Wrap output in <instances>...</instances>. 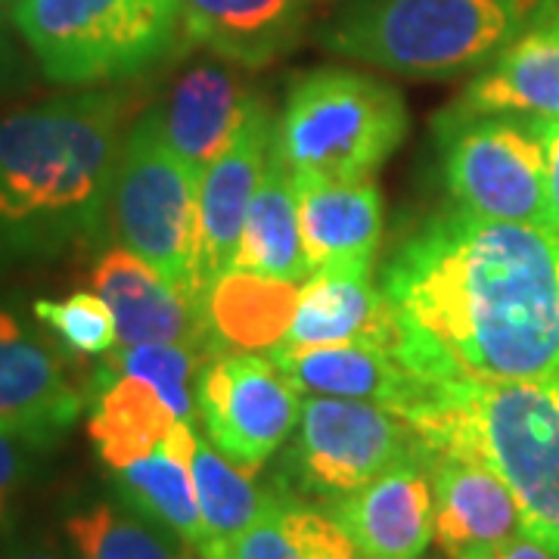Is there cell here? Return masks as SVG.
Wrapping results in <instances>:
<instances>
[{"label":"cell","instance_id":"obj_13","mask_svg":"<svg viewBox=\"0 0 559 559\" xmlns=\"http://www.w3.org/2000/svg\"><path fill=\"white\" fill-rule=\"evenodd\" d=\"M333 516L364 557L419 559L436 538V495L429 460L389 466L358 491L333 500Z\"/></svg>","mask_w":559,"mask_h":559},{"label":"cell","instance_id":"obj_25","mask_svg":"<svg viewBox=\"0 0 559 559\" xmlns=\"http://www.w3.org/2000/svg\"><path fill=\"white\" fill-rule=\"evenodd\" d=\"M234 267L255 271L264 277L293 280V283H305L311 277V267L305 259V242H301L296 178L286 168V162L277 156L274 143H271V156L259 180V190L246 212L240 252H237Z\"/></svg>","mask_w":559,"mask_h":559},{"label":"cell","instance_id":"obj_16","mask_svg":"<svg viewBox=\"0 0 559 559\" xmlns=\"http://www.w3.org/2000/svg\"><path fill=\"white\" fill-rule=\"evenodd\" d=\"M267 358L289 377L301 395L373 401L407 419L436 392L432 385L417 380L392 348L382 345H277Z\"/></svg>","mask_w":559,"mask_h":559},{"label":"cell","instance_id":"obj_32","mask_svg":"<svg viewBox=\"0 0 559 559\" xmlns=\"http://www.w3.org/2000/svg\"><path fill=\"white\" fill-rule=\"evenodd\" d=\"M38 444L0 429V535L13 525L22 491L32 476V454Z\"/></svg>","mask_w":559,"mask_h":559},{"label":"cell","instance_id":"obj_3","mask_svg":"<svg viewBox=\"0 0 559 559\" xmlns=\"http://www.w3.org/2000/svg\"><path fill=\"white\" fill-rule=\"evenodd\" d=\"M411 423L429 454L473 457L498 473L525 532L559 554V373L436 385Z\"/></svg>","mask_w":559,"mask_h":559},{"label":"cell","instance_id":"obj_39","mask_svg":"<svg viewBox=\"0 0 559 559\" xmlns=\"http://www.w3.org/2000/svg\"><path fill=\"white\" fill-rule=\"evenodd\" d=\"M355 559H373V557H364V554H358V557H355Z\"/></svg>","mask_w":559,"mask_h":559},{"label":"cell","instance_id":"obj_29","mask_svg":"<svg viewBox=\"0 0 559 559\" xmlns=\"http://www.w3.org/2000/svg\"><path fill=\"white\" fill-rule=\"evenodd\" d=\"M32 314L69 352L84 358H103L119 345L116 318L97 293H72L66 299H35Z\"/></svg>","mask_w":559,"mask_h":559},{"label":"cell","instance_id":"obj_24","mask_svg":"<svg viewBox=\"0 0 559 559\" xmlns=\"http://www.w3.org/2000/svg\"><path fill=\"white\" fill-rule=\"evenodd\" d=\"M87 404V436L109 469L153 454L178 426V417L150 382L124 373H94Z\"/></svg>","mask_w":559,"mask_h":559},{"label":"cell","instance_id":"obj_1","mask_svg":"<svg viewBox=\"0 0 559 559\" xmlns=\"http://www.w3.org/2000/svg\"><path fill=\"white\" fill-rule=\"evenodd\" d=\"M395 355L426 385L559 373V230L454 212L382 271Z\"/></svg>","mask_w":559,"mask_h":559},{"label":"cell","instance_id":"obj_11","mask_svg":"<svg viewBox=\"0 0 559 559\" xmlns=\"http://www.w3.org/2000/svg\"><path fill=\"white\" fill-rule=\"evenodd\" d=\"M271 143H274L271 112L259 94H249L234 138L227 140L218 159L202 171L200 180V249H197L200 296H205V289L237 261L246 212L259 190V180L271 156Z\"/></svg>","mask_w":559,"mask_h":559},{"label":"cell","instance_id":"obj_28","mask_svg":"<svg viewBox=\"0 0 559 559\" xmlns=\"http://www.w3.org/2000/svg\"><path fill=\"white\" fill-rule=\"evenodd\" d=\"M215 358L209 348L183 342H150V345H119L103 355L97 373H124L150 382L171 414L183 423H193L200 414L197 389L205 364Z\"/></svg>","mask_w":559,"mask_h":559},{"label":"cell","instance_id":"obj_35","mask_svg":"<svg viewBox=\"0 0 559 559\" xmlns=\"http://www.w3.org/2000/svg\"><path fill=\"white\" fill-rule=\"evenodd\" d=\"M7 3H0V87L10 81L13 69H16V50H13V40H10V28H7V13H3Z\"/></svg>","mask_w":559,"mask_h":559},{"label":"cell","instance_id":"obj_12","mask_svg":"<svg viewBox=\"0 0 559 559\" xmlns=\"http://www.w3.org/2000/svg\"><path fill=\"white\" fill-rule=\"evenodd\" d=\"M84 404L87 395L57 348L0 308V429L50 448L75 426Z\"/></svg>","mask_w":559,"mask_h":559},{"label":"cell","instance_id":"obj_4","mask_svg":"<svg viewBox=\"0 0 559 559\" xmlns=\"http://www.w3.org/2000/svg\"><path fill=\"white\" fill-rule=\"evenodd\" d=\"M547 0H355L320 44L404 79H451L498 57L540 20Z\"/></svg>","mask_w":559,"mask_h":559},{"label":"cell","instance_id":"obj_20","mask_svg":"<svg viewBox=\"0 0 559 559\" xmlns=\"http://www.w3.org/2000/svg\"><path fill=\"white\" fill-rule=\"evenodd\" d=\"M311 274L370 267L382 237V197L370 180H296Z\"/></svg>","mask_w":559,"mask_h":559},{"label":"cell","instance_id":"obj_18","mask_svg":"<svg viewBox=\"0 0 559 559\" xmlns=\"http://www.w3.org/2000/svg\"><path fill=\"white\" fill-rule=\"evenodd\" d=\"M283 345H399V320L370 267L318 271L301 283L299 308Z\"/></svg>","mask_w":559,"mask_h":559},{"label":"cell","instance_id":"obj_38","mask_svg":"<svg viewBox=\"0 0 559 559\" xmlns=\"http://www.w3.org/2000/svg\"><path fill=\"white\" fill-rule=\"evenodd\" d=\"M0 3H7V7H13V3H16V0H0Z\"/></svg>","mask_w":559,"mask_h":559},{"label":"cell","instance_id":"obj_31","mask_svg":"<svg viewBox=\"0 0 559 559\" xmlns=\"http://www.w3.org/2000/svg\"><path fill=\"white\" fill-rule=\"evenodd\" d=\"M280 503L267 516H261L249 528H242L240 535H234V538L227 540L202 544L197 554L202 559H305L299 554V547L289 538V532L283 528Z\"/></svg>","mask_w":559,"mask_h":559},{"label":"cell","instance_id":"obj_7","mask_svg":"<svg viewBox=\"0 0 559 559\" xmlns=\"http://www.w3.org/2000/svg\"><path fill=\"white\" fill-rule=\"evenodd\" d=\"M200 180V168L165 143L146 109L124 134L109 193V230L119 246L202 301L197 283Z\"/></svg>","mask_w":559,"mask_h":559},{"label":"cell","instance_id":"obj_6","mask_svg":"<svg viewBox=\"0 0 559 559\" xmlns=\"http://www.w3.org/2000/svg\"><path fill=\"white\" fill-rule=\"evenodd\" d=\"M10 22L44 79L94 87L134 79L180 35V0H16Z\"/></svg>","mask_w":559,"mask_h":559},{"label":"cell","instance_id":"obj_36","mask_svg":"<svg viewBox=\"0 0 559 559\" xmlns=\"http://www.w3.org/2000/svg\"><path fill=\"white\" fill-rule=\"evenodd\" d=\"M538 22H550V25H557L559 28V0H547V3H544V13H540Z\"/></svg>","mask_w":559,"mask_h":559},{"label":"cell","instance_id":"obj_9","mask_svg":"<svg viewBox=\"0 0 559 559\" xmlns=\"http://www.w3.org/2000/svg\"><path fill=\"white\" fill-rule=\"evenodd\" d=\"M411 457L429 460V451L399 411L373 401L305 395L286 469L301 491L336 500Z\"/></svg>","mask_w":559,"mask_h":559},{"label":"cell","instance_id":"obj_33","mask_svg":"<svg viewBox=\"0 0 559 559\" xmlns=\"http://www.w3.org/2000/svg\"><path fill=\"white\" fill-rule=\"evenodd\" d=\"M544 143V162H547V209H550V227L559 230V119L532 121Z\"/></svg>","mask_w":559,"mask_h":559},{"label":"cell","instance_id":"obj_2","mask_svg":"<svg viewBox=\"0 0 559 559\" xmlns=\"http://www.w3.org/2000/svg\"><path fill=\"white\" fill-rule=\"evenodd\" d=\"M124 97L84 91L0 119V267L57 259L109 227Z\"/></svg>","mask_w":559,"mask_h":559},{"label":"cell","instance_id":"obj_27","mask_svg":"<svg viewBox=\"0 0 559 559\" xmlns=\"http://www.w3.org/2000/svg\"><path fill=\"white\" fill-rule=\"evenodd\" d=\"M193 485H197L200 516L205 525L202 544L240 535L242 528L267 516L280 503V498H274L271 491H261L252 473L234 466L212 441L202 439H197V451H193Z\"/></svg>","mask_w":559,"mask_h":559},{"label":"cell","instance_id":"obj_30","mask_svg":"<svg viewBox=\"0 0 559 559\" xmlns=\"http://www.w3.org/2000/svg\"><path fill=\"white\" fill-rule=\"evenodd\" d=\"M280 520L305 559H355L360 554L336 516L299 503H280Z\"/></svg>","mask_w":559,"mask_h":559},{"label":"cell","instance_id":"obj_22","mask_svg":"<svg viewBox=\"0 0 559 559\" xmlns=\"http://www.w3.org/2000/svg\"><path fill=\"white\" fill-rule=\"evenodd\" d=\"M301 283L230 267L202 296L209 342L215 358L224 352L271 355L283 345L299 308Z\"/></svg>","mask_w":559,"mask_h":559},{"label":"cell","instance_id":"obj_15","mask_svg":"<svg viewBox=\"0 0 559 559\" xmlns=\"http://www.w3.org/2000/svg\"><path fill=\"white\" fill-rule=\"evenodd\" d=\"M436 495V540L448 559H495L525 532L513 491L485 463L457 454H429Z\"/></svg>","mask_w":559,"mask_h":559},{"label":"cell","instance_id":"obj_17","mask_svg":"<svg viewBox=\"0 0 559 559\" xmlns=\"http://www.w3.org/2000/svg\"><path fill=\"white\" fill-rule=\"evenodd\" d=\"M457 119L516 116L528 121L559 119V28L535 22L485 62L460 100L444 112Z\"/></svg>","mask_w":559,"mask_h":559},{"label":"cell","instance_id":"obj_37","mask_svg":"<svg viewBox=\"0 0 559 559\" xmlns=\"http://www.w3.org/2000/svg\"><path fill=\"white\" fill-rule=\"evenodd\" d=\"M16 559H57L50 550H22Z\"/></svg>","mask_w":559,"mask_h":559},{"label":"cell","instance_id":"obj_10","mask_svg":"<svg viewBox=\"0 0 559 559\" xmlns=\"http://www.w3.org/2000/svg\"><path fill=\"white\" fill-rule=\"evenodd\" d=\"M209 441L246 473H259L293 439L299 389L259 352H224L205 364L197 389Z\"/></svg>","mask_w":559,"mask_h":559},{"label":"cell","instance_id":"obj_5","mask_svg":"<svg viewBox=\"0 0 559 559\" xmlns=\"http://www.w3.org/2000/svg\"><path fill=\"white\" fill-rule=\"evenodd\" d=\"M404 138V97L352 69L299 75L274 121V150L296 180H370Z\"/></svg>","mask_w":559,"mask_h":559},{"label":"cell","instance_id":"obj_34","mask_svg":"<svg viewBox=\"0 0 559 559\" xmlns=\"http://www.w3.org/2000/svg\"><path fill=\"white\" fill-rule=\"evenodd\" d=\"M495 559H559L557 550H550L544 540H538L528 532H520L516 538H510L498 550Z\"/></svg>","mask_w":559,"mask_h":559},{"label":"cell","instance_id":"obj_26","mask_svg":"<svg viewBox=\"0 0 559 559\" xmlns=\"http://www.w3.org/2000/svg\"><path fill=\"white\" fill-rule=\"evenodd\" d=\"M79 559H190L187 540L128 503L97 500L66 520Z\"/></svg>","mask_w":559,"mask_h":559},{"label":"cell","instance_id":"obj_23","mask_svg":"<svg viewBox=\"0 0 559 559\" xmlns=\"http://www.w3.org/2000/svg\"><path fill=\"white\" fill-rule=\"evenodd\" d=\"M193 451H197L193 423L178 419L171 436L153 454L112 469V476L128 507L171 528L190 547L200 550L205 540V525H202L197 485H193Z\"/></svg>","mask_w":559,"mask_h":559},{"label":"cell","instance_id":"obj_8","mask_svg":"<svg viewBox=\"0 0 559 559\" xmlns=\"http://www.w3.org/2000/svg\"><path fill=\"white\" fill-rule=\"evenodd\" d=\"M441 168L460 212L550 227L547 162L532 121L516 116H441Z\"/></svg>","mask_w":559,"mask_h":559},{"label":"cell","instance_id":"obj_19","mask_svg":"<svg viewBox=\"0 0 559 559\" xmlns=\"http://www.w3.org/2000/svg\"><path fill=\"white\" fill-rule=\"evenodd\" d=\"M311 0H180V35L212 57L264 69L289 53Z\"/></svg>","mask_w":559,"mask_h":559},{"label":"cell","instance_id":"obj_14","mask_svg":"<svg viewBox=\"0 0 559 559\" xmlns=\"http://www.w3.org/2000/svg\"><path fill=\"white\" fill-rule=\"evenodd\" d=\"M91 283L116 318L119 345L183 342L215 355L202 301L162 277L153 264H146L131 249H106L91 271Z\"/></svg>","mask_w":559,"mask_h":559},{"label":"cell","instance_id":"obj_21","mask_svg":"<svg viewBox=\"0 0 559 559\" xmlns=\"http://www.w3.org/2000/svg\"><path fill=\"white\" fill-rule=\"evenodd\" d=\"M230 66L234 62L221 57L197 62L175 81L165 103L150 109L165 143L200 171L218 159L227 140L234 138L246 97L252 94Z\"/></svg>","mask_w":559,"mask_h":559}]
</instances>
